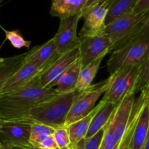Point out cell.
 Masks as SVG:
<instances>
[{
    "mask_svg": "<svg viewBox=\"0 0 149 149\" xmlns=\"http://www.w3.org/2000/svg\"><path fill=\"white\" fill-rule=\"evenodd\" d=\"M1 28L4 31L6 39L8 40L12 45V46L14 47L15 48H17V49H21L23 47L29 48L32 44L31 41L26 40L23 38V36H22V34L18 30L7 31L4 29V28Z\"/></svg>",
    "mask_w": 149,
    "mask_h": 149,
    "instance_id": "cell-25",
    "label": "cell"
},
{
    "mask_svg": "<svg viewBox=\"0 0 149 149\" xmlns=\"http://www.w3.org/2000/svg\"><path fill=\"white\" fill-rule=\"evenodd\" d=\"M1 146H2V143H1V141H0V148H1Z\"/></svg>",
    "mask_w": 149,
    "mask_h": 149,
    "instance_id": "cell-36",
    "label": "cell"
},
{
    "mask_svg": "<svg viewBox=\"0 0 149 149\" xmlns=\"http://www.w3.org/2000/svg\"><path fill=\"white\" fill-rule=\"evenodd\" d=\"M105 130L102 129L96 134L89 138H84L80 140L72 149H99L102 144Z\"/></svg>",
    "mask_w": 149,
    "mask_h": 149,
    "instance_id": "cell-24",
    "label": "cell"
},
{
    "mask_svg": "<svg viewBox=\"0 0 149 149\" xmlns=\"http://www.w3.org/2000/svg\"><path fill=\"white\" fill-rule=\"evenodd\" d=\"M80 93L74 90L71 93H58L34 107L29 112V118L34 122L54 129L65 127L72 106Z\"/></svg>",
    "mask_w": 149,
    "mask_h": 149,
    "instance_id": "cell-2",
    "label": "cell"
},
{
    "mask_svg": "<svg viewBox=\"0 0 149 149\" xmlns=\"http://www.w3.org/2000/svg\"><path fill=\"white\" fill-rule=\"evenodd\" d=\"M141 66L127 67L113 74L112 82L102 100L106 103L118 105L131 91L135 92Z\"/></svg>",
    "mask_w": 149,
    "mask_h": 149,
    "instance_id": "cell-7",
    "label": "cell"
},
{
    "mask_svg": "<svg viewBox=\"0 0 149 149\" xmlns=\"http://www.w3.org/2000/svg\"><path fill=\"white\" fill-rule=\"evenodd\" d=\"M148 106H149V102H148Z\"/></svg>",
    "mask_w": 149,
    "mask_h": 149,
    "instance_id": "cell-37",
    "label": "cell"
},
{
    "mask_svg": "<svg viewBox=\"0 0 149 149\" xmlns=\"http://www.w3.org/2000/svg\"><path fill=\"white\" fill-rule=\"evenodd\" d=\"M4 122H5V121H4V119H2V118H1V117H0V130H1V127H2L3 124L4 123Z\"/></svg>",
    "mask_w": 149,
    "mask_h": 149,
    "instance_id": "cell-34",
    "label": "cell"
},
{
    "mask_svg": "<svg viewBox=\"0 0 149 149\" xmlns=\"http://www.w3.org/2000/svg\"><path fill=\"white\" fill-rule=\"evenodd\" d=\"M148 12L130 14L120 17L105 26L103 34L109 36L114 42V49L128 43L143 26Z\"/></svg>",
    "mask_w": 149,
    "mask_h": 149,
    "instance_id": "cell-5",
    "label": "cell"
},
{
    "mask_svg": "<svg viewBox=\"0 0 149 149\" xmlns=\"http://www.w3.org/2000/svg\"><path fill=\"white\" fill-rule=\"evenodd\" d=\"M113 74H111L105 80L98 84H92L90 88L80 93L72 106L65 127L84 117L93 110L98 100L104 95L110 86Z\"/></svg>",
    "mask_w": 149,
    "mask_h": 149,
    "instance_id": "cell-6",
    "label": "cell"
},
{
    "mask_svg": "<svg viewBox=\"0 0 149 149\" xmlns=\"http://www.w3.org/2000/svg\"><path fill=\"white\" fill-rule=\"evenodd\" d=\"M53 138L59 149H72L68 131L66 127L55 129Z\"/></svg>",
    "mask_w": 149,
    "mask_h": 149,
    "instance_id": "cell-26",
    "label": "cell"
},
{
    "mask_svg": "<svg viewBox=\"0 0 149 149\" xmlns=\"http://www.w3.org/2000/svg\"><path fill=\"white\" fill-rule=\"evenodd\" d=\"M32 124L29 122L5 121L0 130V141L2 144L29 146Z\"/></svg>",
    "mask_w": 149,
    "mask_h": 149,
    "instance_id": "cell-12",
    "label": "cell"
},
{
    "mask_svg": "<svg viewBox=\"0 0 149 149\" xmlns=\"http://www.w3.org/2000/svg\"><path fill=\"white\" fill-rule=\"evenodd\" d=\"M26 52L15 56L6 58L0 64V96L7 80L23 65Z\"/></svg>",
    "mask_w": 149,
    "mask_h": 149,
    "instance_id": "cell-19",
    "label": "cell"
},
{
    "mask_svg": "<svg viewBox=\"0 0 149 149\" xmlns=\"http://www.w3.org/2000/svg\"><path fill=\"white\" fill-rule=\"evenodd\" d=\"M105 103L106 102L102 99L89 114L66 127L71 141L72 148H73L76 143H77L80 140L86 138L93 116Z\"/></svg>",
    "mask_w": 149,
    "mask_h": 149,
    "instance_id": "cell-15",
    "label": "cell"
},
{
    "mask_svg": "<svg viewBox=\"0 0 149 149\" xmlns=\"http://www.w3.org/2000/svg\"><path fill=\"white\" fill-rule=\"evenodd\" d=\"M5 148L7 149H34L30 146H23V145H16V144H2Z\"/></svg>",
    "mask_w": 149,
    "mask_h": 149,
    "instance_id": "cell-31",
    "label": "cell"
},
{
    "mask_svg": "<svg viewBox=\"0 0 149 149\" xmlns=\"http://www.w3.org/2000/svg\"><path fill=\"white\" fill-rule=\"evenodd\" d=\"M60 55L53 38H51L42 45L35 47L26 52L24 62L35 65L42 72Z\"/></svg>",
    "mask_w": 149,
    "mask_h": 149,
    "instance_id": "cell-13",
    "label": "cell"
},
{
    "mask_svg": "<svg viewBox=\"0 0 149 149\" xmlns=\"http://www.w3.org/2000/svg\"><path fill=\"white\" fill-rule=\"evenodd\" d=\"M149 56V38L128 42L113 50L107 63L110 75L127 67L142 66Z\"/></svg>",
    "mask_w": 149,
    "mask_h": 149,
    "instance_id": "cell-4",
    "label": "cell"
},
{
    "mask_svg": "<svg viewBox=\"0 0 149 149\" xmlns=\"http://www.w3.org/2000/svg\"><path fill=\"white\" fill-rule=\"evenodd\" d=\"M114 42L105 34L79 36V58L82 66L100 58H105L113 51Z\"/></svg>",
    "mask_w": 149,
    "mask_h": 149,
    "instance_id": "cell-8",
    "label": "cell"
},
{
    "mask_svg": "<svg viewBox=\"0 0 149 149\" xmlns=\"http://www.w3.org/2000/svg\"><path fill=\"white\" fill-rule=\"evenodd\" d=\"M40 73V70L35 65L24 62L23 65L7 80L1 91V96L24 87L35 77L39 76Z\"/></svg>",
    "mask_w": 149,
    "mask_h": 149,
    "instance_id": "cell-14",
    "label": "cell"
},
{
    "mask_svg": "<svg viewBox=\"0 0 149 149\" xmlns=\"http://www.w3.org/2000/svg\"><path fill=\"white\" fill-rule=\"evenodd\" d=\"M55 129L48 125L34 122L31 127V133L29 143L34 149L37 146L49 135H53Z\"/></svg>",
    "mask_w": 149,
    "mask_h": 149,
    "instance_id": "cell-23",
    "label": "cell"
},
{
    "mask_svg": "<svg viewBox=\"0 0 149 149\" xmlns=\"http://www.w3.org/2000/svg\"><path fill=\"white\" fill-rule=\"evenodd\" d=\"M80 19L79 15L60 19L58 31L53 37L60 55L78 47L79 36L77 34V29Z\"/></svg>",
    "mask_w": 149,
    "mask_h": 149,
    "instance_id": "cell-10",
    "label": "cell"
},
{
    "mask_svg": "<svg viewBox=\"0 0 149 149\" xmlns=\"http://www.w3.org/2000/svg\"><path fill=\"white\" fill-rule=\"evenodd\" d=\"M149 10V0H138L133 13L135 14L145 13Z\"/></svg>",
    "mask_w": 149,
    "mask_h": 149,
    "instance_id": "cell-30",
    "label": "cell"
},
{
    "mask_svg": "<svg viewBox=\"0 0 149 149\" xmlns=\"http://www.w3.org/2000/svg\"><path fill=\"white\" fill-rule=\"evenodd\" d=\"M103 59L104 58H100L85 66L81 67L76 87L77 91L83 92L91 87L92 81L99 71V66Z\"/></svg>",
    "mask_w": 149,
    "mask_h": 149,
    "instance_id": "cell-21",
    "label": "cell"
},
{
    "mask_svg": "<svg viewBox=\"0 0 149 149\" xmlns=\"http://www.w3.org/2000/svg\"><path fill=\"white\" fill-rule=\"evenodd\" d=\"M88 0H52L50 13L52 16L60 19L79 15Z\"/></svg>",
    "mask_w": 149,
    "mask_h": 149,
    "instance_id": "cell-16",
    "label": "cell"
},
{
    "mask_svg": "<svg viewBox=\"0 0 149 149\" xmlns=\"http://www.w3.org/2000/svg\"><path fill=\"white\" fill-rule=\"evenodd\" d=\"M135 92L129 93L118 105L104 127V135L99 149H118L129 122Z\"/></svg>",
    "mask_w": 149,
    "mask_h": 149,
    "instance_id": "cell-3",
    "label": "cell"
},
{
    "mask_svg": "<svg viewBox=\"0 0 149 149\" xmlns=\"http://www.w3.org/2000/svg\"><path fill=\"white\" fill-rule=\"evenodd\" d=\"M58 94L56 88H45L39 76L24 87L0 97V117L4 121L34 123L29 112L37 105Z\"/></svg>",
    "mask_w": 149,
    "mask_h": 149,
    "instance_id": "cell-1",
    "label": "cell"
},
{
    "mask_svg": "<svg viewBox=\"0 0 149 149\" xmlns=\"http://www.w3.org/2000/svg\"><path fill=\"white\" fill-rule=\"evenodd\" d=\"M81 67V62L80 58H78L58 80V82L56 85L57 93H67L77 90L76 87Z\"/></svg>",
    "mask_w": 149,
    "mask_h": 149,
    "instance_id": "cell-17",
    "label": "cell"
},
{
    "mask_svg": "<svg viewBox=\"0 0 149 149\" xmlns=\"http://www.w3.org/2000/svg\"><path fill=\"white\" fill-rule=\"evenodd\" d=\"M149 100L146 102L138 118L131 139L130 149H142L149 130Z\"/></svg>",
    "mask_w": 149,
    "mask_h": 149,
    "instance_id": "cell-18",
    "label": "cell"
},
{
    "mask_svg": "<svg viewBox=\"0 0 149 149\" xmlns=\"http://www.w3.org/2000/svg\"><path fill=\"white\" fill-rule=\"evenodd\" d=\"M110 4L105 23H111L115 19L132 13L138 0H109Z\"/></svg>",
    "mask_w": 149,
    "mask_h": 149,
    "instance_id": "cell-20",
    "label": "cell"
},
{
    "mask_svg": "<svg viewBox=\"0 0 149 149\" xmlns=\"http://www.w3.org/2000/svg\"><path fill=\"white\" fill-rule=\"evenodd\" d=\"M34 149H59L55 139L53 138V135H49L46 138L41 141Z\"/></svg>",
    "mask_w": 149,
    "mask_h": 149,
    "instance_id": "cell-29",
    "label": "cell"
},
{
    "mask_svg": "<svg viewBox=\"0 0 149 149\" xmlns=\"http://www.w3.org/2000/svg\"><path fill=\"white\" fill-rule=\"evenodd\" d=\"M116 106L117 105L110 103H105L102 106L99 111L93 116L86 138L93 136L105 127Z\"/></svg>",
    "mask_w": 149,
    "mask_h": 149,
    "instance_id": "cell-22",
    "label": "cell"
},
{
    "mask_svg": "<svg viewBox=\"0 0 149 149\" xmlns=\"http://www.w3.org/2000/svg\"><path fill=\"white\" fill-rule=\"evenodd\" d=\"M105 1V0H88L87 2H86V5H85L84 8H83V11H82L81 14H80V18H81V15H83V13H84L86 10H87L88 9H89L90 7H91L92 6L95 5L96 4H99V3L102 2V1Z\"/></svg>",
    "mask_w": 149,
    "mask_h": 149,
    "instance_id": "cell-32",
    "label": "cell"
},
{
    "mask_svg": "<svg viewBox=\"0 0 149 149\" xmlns=\"http://www.w3.org/2000/svg\"><path fill=\"white\" fill-rule=\"evenodd\" d=\"M110 4L109 0H105L92 6L83 13L81 17L84 19V23L79 36L103 34Z\"/></svg>",
    "mask_w": 149,
    "mask_h": 149,
    "instance_id": "cell-11",
    "label": "cell"
},
{
    "mask_svg": "<svg viewBox=\"0 0 149 149\" xmlns=\"http://www.w3.org/2000/svg\"><path fill=\"white\" fill-rule=\"evenodd\" d=\"M149 86V56L140 68V74L135 87V93L141 92Z\"/></svg>",
    "mask_w": 149,
    "mask_h": 149,
    "instance_id": "cell-27",
    "label": "cell"
},
{
    "mask_svg": "<svg viewBox=\"0 0 149 149\" xmlns=\"http://www.w3.org/2000/svg\"><path fill=\"white\" fill-rule=\"evenodd\" d=\"M0 149H7V148H5V147L4 146H2L1 147V148H0Z\"/></svg>",
    "mask_w": 149,
    "mask_h": 149,
    "instance_id": "cell-35",
    "label": "cell"
},
{
    "mask_svg": "<svg viewBox=\"0 0 149 149\" xmlns=\"http://www.w3.org/2000/svg\"><path fill=\"white\" fill-rule=\"evenodd\" d=\"M79 58L78 47L60 55L39 75L41 85L45 88L56 87L61 76Z\"/></svg>",
    "mask_w": 149,
    "mask_h": 149,
    "instance_id": "cell-9",
    "label": "cell"
},
{
    "mask_svg": "<svg viewBox=\"0 0 149 149\" xmlns=\"http://www.w3.org/2000/svg\"><path fill=\"white\" fill-rule=\"evenodd\" d=\"M142 149H149V130L148 132L145 140L144 143H143V147H142Z\"/></svg>",
    "mask_w": 149,
    "mask_h": 149,
    "instance_id": "cell-33",
    "label": "cell"
},
{
    "mask_svg": "<svg viewBox=\"0 0 149 149\" xmlns=\"http://www.w3.org/2000/svg\"><path fill=\"white\" fill-rule=\"evenodd\" d=\"M144 38H149V10L148 12V15L145 19L143 26H141L140 30L137 31V33L134 35V37L129 42L133 40H137V39H144Z\"/></svg>",
    "mask_w": 149,
    "mask_h": 149,
    "instance_id": "cell-28",
    "label": "cell"
}]
</instances>
